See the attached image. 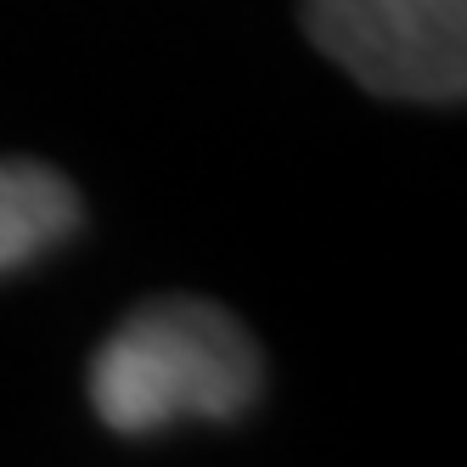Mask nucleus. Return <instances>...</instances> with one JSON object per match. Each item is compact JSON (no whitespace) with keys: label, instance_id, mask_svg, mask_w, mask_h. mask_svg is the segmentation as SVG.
Returning a JSON list of instances; mask_svg holds the SVG:
<instances>
[{"label":"nucleus","instance_id":"2","mask_svg":"<svg viewBox=\"0 0 467 467\" xmlns=\"http://www.w3.org/2000/svg\"><path fill=\"white\" fill-rule=\"evenodd\" d=\"M298 23L372 96L456 108L467 90V0H298Z\"/></svg>","mask_w":467,"mask_h":467},{"label":"nucleus","instance_id":"1","mask_svg":"<svg viewBox=\"0 0 467 467\" xmlns=\"http://www.w3.org/2000/svg\"><path fill=\"white\" fill-rule=\"evenodd\" d=\"M265 383L243 321L209 298H152L130 310L90 360V406L113 433H152L181 417H243Z\"/></svg>","mask_w":467,"mask_h":467},{"label":"nucleus","instance_id":"3","mask_svg":"<svg viewBox=\"0 0 467 467\" xmlns=\"http://www.w3.org/2000/svg\"><path fill=\"white\" fill-rule=\"evenodd\" d=\"M79 225L74 181L40 158H0V271L28 265Z\"/></svg>","mask_w":467,"mask_h":467}]
</instances>
